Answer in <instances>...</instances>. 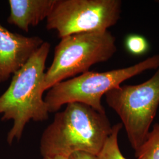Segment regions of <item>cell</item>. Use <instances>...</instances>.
<instances>
[{"label":"cell","instance_id":"6","mask_svg":"<svg viewBox=\"0 0 159 159\" xmlns=\"http://www.w3.org/2000/svg\"><path fill=\"white\" fill-rule=\"evenodd\" d=\"M122 4L120 0H55L46 28L56 30L60 39L108 31L119 21Z\"/></svg>","mask_w":159,"mask_h":159},{"label":"cell","instance_id":"11","mask_svg":"<svg viewBox=\"0 0 159 159\" xmlns=\"http://www.w3.org/2000/svg\"><path fill=\"white\" fill-rule=\"evenodd\" d=\"M125 47L131 54L140 56L147 52L148 44L146 39L142 35L131 34L125 40Z\"/></svg>","mask_w":159,"mask_h":159},{"label":"cell","instance_id":"8","mask_svg":"<svg viewBox=\"0 0 159 159\" xmlns=\"http://www.w3.org/2000/svg\"><path fill=\"white\" fill-rule=\"evenodd\" d=\"M55 0H9L10 14L7 23L25 32L49 16Z\"/></svg>","mask_w":159,"mask_h":159},{"label":"cell","instance_id":"12","mask_svg":"<svg viewBox=\"0 0 159 159\" xmlns=\"http://www.w3.org/2000/svg\"><path fill=\"white\" fill-rule=\"evenodd\" d=\"M69 159H97L96 157L90 154L78 152L73 154Z\"/></svg>","mask_w":159,"mask_h":159},{"label":"cell","instance_id":"10","mask_svg":"<svg viewBox=\"0 0 159 159\" xmlns=\"http://www.w3.org/2000/svg\"><path fill=\"white\" fill-rule=\"evenodd\" d=\"M123 127L121 123L113 125L112 132L97 156V159H128L121 153L119 144V134Z\"/></svg>","mask_w":159,"mask_h":159},{"label":"cell","instance_id":"7","mask_svg":"<svg viewBox=\"0 0 159 159\" xmlns=\"http://www.w3.org/2000/svg\"><path fill=\"white\" fill-rule=\"evenodd\" d=\"M44 42L39 36L12 33L0 24V83L24 66Z\"/></svg>","mask_w":159,"mask_h":159},{"label":"cell","instance_id":"13","mask_svg":"<svg viewBox=\"0 0 159 159\" xmlns=\"http://www.w3.org/2000/svg\"><path fill=\"white\" fill-rule=\"evenodd\" d=\"M43 159H69L62 156H52V157H44Z\"/></svg>","mask_w":159,"mask_h":159},{"label":"cell","instance_id":"9","mask_svg":"<svg viewBox=\"0 0 159 159\" xmlns=\"http://www.w3.org/2000/svg\"><path fill=\"white\" fill-rule=\"evenodd\" d=\"M136 156L137 159H159V123L153 125Z\"/></svg>","mask_w":159,"mask_h":159},{"label":"cell","instance_id":"5","mask_svg":"<svg viewBox=\"0 0 159 159\" xmlns=\"http://www.w3.org/2000/svg\"><path fill=\"white\" fill-rule=\"evenodd\" d=\"M109 107L121 120L131 147L140 148L159 107V67L149 79L136 85H123L105 94Z\"/></svg>","mask_w":159,"mask_h":159},{"label":"cell","instance_id":"1","mask_svg":"<svg viewBox=\"0 0 159 159\" xmlns=\"http://www.w3.org/2000/svg\"><path fill=\"white\" fill-rule=\"evenodd\" d=\"M106 113L79 102L67 104L57 111L40 139L43 157L62 156L69 159L82 152L96 157L112 132Z\"/></svg>","mask_w":159,"mask_h":159},{"label":"cell","instance_id":"2","mask_svg":"<svg viewBox=\"0 0 159 159\" xmlns=\"http://www.w3.org/2000/svg\"><path fill=\"white\" fill-rule=\"evenodd\" d=\"M51 45L44 42L29 61L12 75L8 89L0 96V116L2 121H13L7 137L11 144L19 141L26 125L31 120L44 121L49 111L43 97L46 62Z\"/></svg>","mask_w":159,"mask_h":159},{"label":"cell","instance_id":"3","mask_svg":"<svg viewBox=\"0 0 159 159\" xmlns=\"http://www.w3.org/2000/svg\"><path fill=\"white\" fill-rule=\"evenodd\" d=\"M159 67V54H155L125 68L101 73L89 71L52 86L44 99L50 113H57L64 105L73 102L84 104L104 113L103 96L126 80Z\"/></svg>","mask_w":159,"mask_h":159},{"label":"cell","instance_id":"4","mask_svg":"<svg viewBox=\"0 0 159 159\" xmlns=\"http://www.w3.org/2000/svg\"><path fill=\"white\" fill-rule=\"evenodd\" d=\"M61 39L45 74L44 91L89 71L93 65L107 61L117 51L116 37L108 31L72 34Z\"/></svg>","mask_w":159,"mask_h":159}]
</instances>
